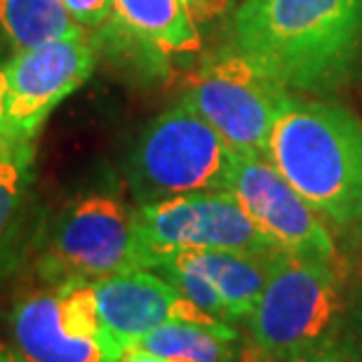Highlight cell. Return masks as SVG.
<instances>
[{
    "label": "cell",
    "mask_w": 362,
    "mask_h": 362,
    "mask_svg": "<svg viewBox=\"0 0 362 362\" xmlns=\"http://www.w3.org/2000/svg\"><path fill=\"white\" fill-rule=\"evenodd\" d=\"M90 285L97 296L104 329L120 358L151 329L170 320L219 322L184 299L163 275L148 269L108 275Z\"/></svg>",
    "instance_id": "11"
},
{
    "label": "cell",
    "mask_w": 362,
    "mask_h": 362,
    "mask_svg": "<svg viewBox=\"0 0 362 362\" xmlns=\"http://www.w3.org/2000/svg\"><path fill=\"white\" fill-rule=\"evenodd\" d=\"M146 269L163 255L191 250L278 252L230 191H202L146 202L134 209ZM282 252V250H280Z\"/></svg>",
    "instance_id": "7"
},
{
    "label": "cell",
    "mask_w": 362,
    "mask_h": 362,
    "mask_svg": "<svg viewBox=\"0 0 362 362\" xmlns=\"http://www.w3.org/2000/svg\"><path fill=\"white\" fill-rule=\"evenodd\" d=\"M38 269L52 285L146 269L134 209L113 193H88L69 202L49 228Z\"/></svg>",
    "instance_id": "5"
},
{
    "label": "cell",
    "mask_w": 362,
    "mask_h": 362,
    "mask_svg": "<svg viewBox=\"0 0 362 362\" xmlns=\"http://www.w3.org/2000/svg\"><path fill=\"white\" fill-rule=\"evenodd\" d=\"M292 99L287 88L238 52L221 49L195 69L184 101L202 115L240 156H264L282 108Z\"/></svg>",
    "instance_id": "6"
},
{
    "label": "cell",
    "mask_w": 362,
    "mask_h": 362,
    "mask_svg": "<svg viewBox=\"0 0 362 362\" xmlns=\"http://www.w3.org/2000/svg\"><path fill=\"white\" fill-rule=\"evenodd\" d=\"M193 7V14L195 19L202 17V19H209V17H216V14L226 12L228 7H233L238 0H188Z\"/></svg>",
    "instance_id": "20"
},
{
    "label": "cell",
    "mask_w": 362,
    "mask_h": 362,
    "mask_svg": "<svg viewBox=\"0 0 362 362\" xmlns=\"http://www.w3.org/2000/svg\"><path fill=\"white\" fill-rule=\"evenodd\" d=\"M97 52L88 31L26 49L5 64L7 99L0 156L35 151L49 113L92 76Z\"/></svg>",
    "instance_id": "8"
},
{
    "label": "cell",
    "mask_w": 362,
    "mask_h": 362,
    "mask_svg": "<svg viewBox=\"0 0 362 362\" xmlns=\"http://www.w3.org/2000/svg\"><path fill=\"white\" fill-rule=\"evenodd\" d=\"M360 310H362V301H360Z\"/></svg>",
    "instance_id": "24"
},
{
    "label": "cell",
    "mask_w": 362,
    "mask_h": 362,
    "mask_svg": "<svg viewBox=\"0 0 362 362\" xmlns=\"http://www.w3.org/2000/svg\"><path fill=\"white\" fill-rule=\"evenodd\" d=\"M341 271L282 255L247 317L257 362H289L341 332Z\"/></svg>",
    "instance_id": "3"
},
{
    "label": "cell",
    "mask_w": 362,
    "mask_h": 362,
    "mask_svg": "<svg viewBox=\"0 0 362 362\" xmlns=\"http://www.w3.org/2000/svg\"><path fill=\"white\" fill-rule=\"evenodd\" d=\"M0 28L17 54L85 31L64 0H0Z\"/></svg>",
    "instance_id": "15"
},
{
    "label": "cell",
    "mask_w": 362,
    "mask_h": 362,
    "mask_svg": "<svg viewBox=\"0 0 362 362\" xmlns=\"http://www.w3.org/2000/svg\"><path fill=\"white\" fill-rule=\"evenodd\" d=\"M113 19L151 52L172 57L200 49V31L188 0H113Z\"/></svg>",
    "instance_id": "13"
},
{
    "label": "cell",
    "mask_w": 362,
    "mask_h": 362,
    "mask_svg": "<svg viewBox=\"0 0 362 362\" xmlns=\"http://www.w3.org/2000/svg\"><path fill=\"white\" fill-rule=\"evenodd\" d=\"M289 362H362V346L349 334H334Z\"/></svg>",
    "instance_id": "18"
},
{
    "label": "cell",
    "mask_w": 362,
    "mask_h": 362,
    "mask_svg": "<svg viewBox=\"0 0 362 362\" xmlns=\"http://www.w3.org/2000/svg\"><path fill=\"white\" fill-rule=\"evenodd\" d=\"M35 151H14L0 156V250L19 228L33 181Z\"/></svg>",
    "instance_id": "16"
},
{
    "label": "cell",
    "mask_w": 362,
    "mask_h": 362,
    "mask_svg": "<svg viewBox=\"0 0 362 362\" xmlns=\"http://www.w3.org/2000/svg\"><path fill=\"white\" fill-rule=\"evenodd\" d=\"M151 271L163 275V278L168 280L170 285L175 287L181 296H184V299H188L193 306H198L200 310H205L207 315L216 317L219 322L233 325V322H230L226 303H223L219 292H216V289L209 285V282L202 278L200 273L186 269V266H181V264L168 262V259H165V262H158Z\"/></svg>",
    "instance_id": "17"
},
{
    "label": "cell",
    "mask_w": 362,
    "mask_h": 362,
    "mask_svg": "<svg viewBox=\"0 0 362 362\" xmlns=\"http://www.w3.org/2000/svg\"><path fill=\"white\" fill-rule=\"evenodd\" d=\"M233 47L289 92H325L362 52V0H243Z\"/></svg>",
    "instance_id": "1"
},
{
    "label": "cell",
    "mask_w": 362,
    "mask_h": 362,
    "mask_svg": "<svg viewBox=\"0 0 362 362\" xmlns=\"http://www.w3.org/2000/svg\"><path fill=\"white\" fill-rule=\"evenodd\" d=\"M240 349V334L233 325L170 320L151 329L129 351L151 353L172 362H238Z\"/></svg>",
    "instance_id": "14"
},
{
    "label": "cell",
    "mask_w": 362,
    "mask_h": 362,
    "mask_svg": "<svg viewBox=\"0 0 362 362\" xmlns=\"http://www.w3.org/2000/svg\"><path fill=\"white\" fill-rule=\"evenodd\" d=\"M228 191L275 247L341 271L334 233L264 156H238Z\"/></svg>",
    "instance_id": "10"
},
{
    "label": "cell",
    "mask_w": 362,
    "mask_h": 362,
    "mask_svg": "<svg viewBox=\"0 0 362 362\" xmlns=\"http://www.w3.org/2000/svg\"><path fill=\"white\" fill-rule=\"evenodd\" d=\"M0 362H26V360H19V358H14L10 351L0 349Z\"/></svg>",
    "instance_id": "23"
},
{
    "label": "cell",
    "mask_w": 362,
    "mask_h": 362,
    "mask_svg": "<svg viewBox=\"0 0 362 362\" xmlns=\"http://www.w3.org/2000/svg\"><path fill=\"white\" fill-rule=\"evenodd\" d=\"M64 5L85 31L101 28L113 19V0H64Z\"/></svg>",
    "instance_id": "19"
},
{
    "label": "cell",
    "mask_w": 362,
    "mask_h": 362,
    "mask_svg": "<svg viewBox=\"0 0 362 362\" xmlns=\"http://www.w3.org/2000/svg\"><path fill=\"white\" fill-rule=\"evenodd\" d=\"M10 329L26 362H115L90 282H66L21 299Z\"/></svg>",
    "instance_id": "9"
},
{
    "label": "cell",
    "mask_w": 362,
    "mask_h": 362,
    "mask_svg": "<svg viewBox=\"0 0 362 362\" xmlns=\"http://www.w3.org/2000/svg\"><path fill=\"white\" fill-rule=\"evenodd\" d=\"M285 252H223V250H191L158 257V262H175L200 273L212 285L228 308L230 322L247 320L262 296L266 282ZM151 266V269H153ZM148 269V271H151Z\"/></svg>",
    "instance_id": "12"
},
{
    "label": "cell",
    "mask_w": 362,
    "mask_h": 362,
    "mask_svg": "<svg viewBox=\"0 0 362 362\" xmlns=\"http://www.w3.org/2000/svg\"><path fill=\"white\" fill-rule=\"evenodd\" d=\"M115 362H172V360H165V358H158V356H151V353H139V351H127L125 356Z\"/></svg>",
    "instance_id": "21"
},
{
    "label": "cell",
    "mask_w": 362,
    "mask_h": 362,
    "mask_svg": "<svg viewBox=\"0 0 362 362\" xmlns=\"http://www.w3.org/2000/svg\"><path fill=\"white\" fill-rule=\"evenodd\" d=\"M264 158L334 238L351 247L362 240V118L356 111L292 94Z\"/></svg>",
    "instance_id": "2"
},
{
    "label": "cell",
    "mask_w": 362,
    "mask_h": 362,
    "mask_svg": "<svg viewBox=\"0 0 362 362\" xmlns=\"http://www.w3.org/2000/svg\"><path fill=\"white\" fill-rule=\"evenodd\" d=\"M233 146L184 99L144 129L129 156V186L139 205L186 193L228 191Z\"/></svg>",
    "instance_id": "4"
},
{
    "label": "cell",
    "mask_w": 362,
    "mask_h": 362,
    "mask_svg": "<svg viewBox=\"0 0 362 362\" xmlns=\"http://www.w3.org/2000/svg\"><path fill=\"white\" fill-rule=\"evenodd\" d=\"M5 99H7V71L5 64L0 62V134H3V120H5Z\"/></svg>",
    "instance_id": "22"
}]
</instances>
